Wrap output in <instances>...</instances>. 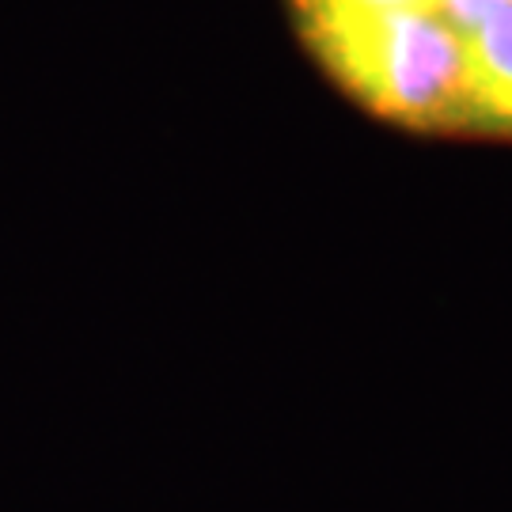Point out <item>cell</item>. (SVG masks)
Returning a JSON list of instances; mask_svg holds the SVG:
<instances>
[{
	"label": "cell",
	"instance_id": "obj_2",
	"mask_svg": "<svg viewBox=\"0 0 512 512\" xmlns=\"http://www.w3.org/2000/svg\"><path fill=\"white\" fill-rule=\"evenodd\" d=\"M467 46V99H471V122L494 129L501 107L512 99V4L478 23L463 38Z\"/></svg>",
	"mask_w": 512,
	"mask_h": 512
},
{
	"label": "cell",
	"instance_id": "obj_5",
	"mask_svg": "<svg viewBox=\"0 0 512 512\" xmlns=\"http://www.w3.org/2000/svg\"><path fill=\"white\" fill-rule=\"evenodd\" d=\"M494 129H512V99L505 103V107H501V114H497Z\"/></svg>",
	"mask_w": 512,
	"mask_h": 512
},
{
	"label": "cell",
	"instance_id": "obj_3",
	"mask_svg": "<svg viewBox=\"0 0 512 512\" xmlns=\"http://www.w3.org/2000/svg\"><path fill=\"white\" fill-rule=\"evenodd\" d=\"M501 4H512V0H437V16L444 19V23H452L459 35L467 38L478 23L490 16V12H497Z\"/></svg>",
	"mask_w": 512,
	"mask_h": 512
},
{
	"label": "cell",
	"instance_id": "obj_4",
	"mask_svg": "<svg viewBox=\"0 0 512 512\" xmlns=\"http://www.w3.org/2000/svg\"><path fill=\"white\" fill-rule=\"evenodd\" d=\"M296 12L311 8H361V12H437V0H293Z\"/></svg>",
	"mask_w": 512,
	"mask_h": 512
},
{
	"label": "cell",
	"instance_id": "obj_1",
	"mask_svg": "<svg viewBox=\"0 0 512 512\" xmlns=\"http://www.w3.org/2000/svg\"><path fill=\"white\" fill-rule=\"evenodd\" d=\"M296 16L327 73L380 118L410 129L475 126L467 46L437 12L311 8Z\"/></svg>",
	"mask_w": 512,
	"mask_h": 512
}]
</instances>
